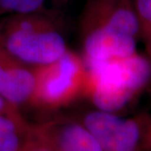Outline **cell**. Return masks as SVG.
I'll list each match as a JSON object with an SVG mask.
<instances>
[{"label":"cell","instance_id":"cell-1","mask_svg":"<svg viewBox=\"0 0 151 151\" xmlns=\"http://www.w3.org/2000/svg\"><path fill=\"white\" fill-rule=\"evenodd\" d=\"M0 46L17 62L31 67L52 63L68 50L53 12L4 16L0 20Z\"/></svg>","mask_w":151,"mask_h":151},{"label":"cell","instance_id":"cell-2","mask_svg":"<svg viewBox=\"0 0 151 151\" xmlns=\"http://www.w3.org/2000/svg\"><path fill=\"white\" fill-rule=\"evenodd\" d=\"M83 96L96 109L117 112L126 108L151 79V62L139 54L86 65Z\"/></svg>","mask_w":151,"mask_h":151},{"label":"cell","instance_id":"cell-3","mask_svg":"<svg viewBox=\"0 0 151 151\" xmlns=\"http://www.w3.org/2000/svg\"><path fill=\"white\" fill-rule=\"evenodd\" d=\"M35 88L30 104L44 109H58L83 96L86 65L81 55L68 50L59 59L34 67Z\"/></svg>","mask_w":151,"mask_h":151},{"label":"cell","instance_id":"cell-4","mask_svg":"<svg viewBox=\"0 0 151 151\" xmlns=\"http://www.w3.org/2000/svg\"><path fill=\"white\" fill-rule=\"evenodd\" d=\"M145 118H124L95 109L83 115L81 123L99 141L102 151H144L142 130Z\"/></svg>","mask_w":151,"mask_h":151},{"label":"cell","instance_id":"cell-5","mask_svg":"<svg viewBox=\"0 0 151 151\" xmlns=\"http://www.w3.org/2000/svg\"><path fill=\"white\" fill-rule=\"evenodd\" d=\"M32 133L56 151H102L97 139L80 121L52 120L32 126Z\"/></svg>","mask_w":151,"mask_h":151},{"label":"cell","instance_id":"cell-6","mask_svg":"<svg viewBox=\"0 0 151 151\" xmlns=\"http://www.w3.org/2000/svg\"><path fill=\"white\" fill-rule=\"evenodd\" d=\"M34 88V67L16 62L0 71V96L13 106L30 102Z\"/></svg>","mask_w":151,"mask_h":151},{"label":"cell","instance_id":"cell-7","mask_svg":"<svg viewBox=\"0 0 151 151\" xmlns=\"http://www.w3.org/2000/svg\"><path fill=\"white\" fill-rule=\"evenodd\" d=\"M31 136V125L22 115L0 114V151H22Z\"/></svg>","mask_w":151,"mask_h":151},{"label":"cell","instance_id":"cell-8","mask_svg":"<svg viewBox=\"0 0 151 151\" xmlns=\"http://www.w3.org/2000/svg\"><path fill=\"white\" fill-rule=\"evenodd\" d=\"M66 0H0V15L51 12L47 7L62 4Z\"/></svg>","mask_w":151,"mask_h":151},{"label":"cell","instance_id":"cell-9","mask_svg":"<svg viewBox=\"0 0 151 151\" xmlns=\"http://www.w3.org/2000/svg\"><path fill=\"white\" fill-rule=\"evenodd\" d=\"M133 7L139 19L140 32L145 33L151 27V0H134Z\"/></svg>","mask_w":151,"mask_h":151},{"label":"cell","instance_id":"cell-10","mask_svg":"<svg viewBox=\"0 0 151 151\" xmlns=\"http://www.w3.org/2000/svg\"><path fill=\"white\" fill-rule=\"evenodd\" d=\"M25 151H56L53 147L48 145L47 143L43 142L42 140L37 139L32 133V127H31V136L30 139L24 146Z\"/></svg>","mask_w":151,"mask_h":151},{"label":"cell","instance_id":"cell-11","mask_svg":"<svg viewBox=\"0 0 151 151\" xmlns=\"http://www.w3.org/2000/svg\"><path fill=\"white\" fill-rule=\"evenodd\" d=\"M141 142L144 151H151V118H145L144 121Z\"/></svg>","mask_w":151,"mask_h":151},{"label":"cell","instance_id":"cell-12","mask_svg":"<svg viewBox=\"0 0 151 151\" xmlns=\"http://www.w3.org/2000/svg\"><path fill=\"white\" fill-rule=\"evenodd\" d=\"M0 114H9V115H21L20 108H17L10 104L6 99L0 96Z\"/></svg>","mask_w":151,"mask_h":151},{"label":"cell","instance_id":"cell-13","mask_svg":"<svg viewBox=\"0 0 151 151\" xmlns=\"http://www.w3.org/2000/svg\"><path fill=\"white\" fill-rule=\"evenodd\" d=\"M17 60H14L3 48L0 46V71L5 68L6 66L12 65V63H16Z\"/></svg>","mask_w":151,"mask_h":151},{"label":"cell","instance_id":"cell-14","mask_svg":"<svg viewBox=\"0 0 151 151\" xmlns=\"http://www.w3.org/2000/svg\"><path fill=\"white\" fill-rule=\"evenodd\" d=\"M143 36H144V38H145V40H146V45H147L148 52L151 55V27L146 31L145 33H143Z\"/></svg>","mask_w":151,"mask_h":151},{"label":"cell","instance_id":"cell-15","mask_svg":"<svg viewBox=\"0 0 151 151\" xmlns=\"http://www.w3.org/2000/svg\"><path fill=\"white\" fill-rule=\"evenodd\" d=\"M22 151H25V149H24H24H22Z\"/></svg>","mask_w":151,"mask_h":151}]
</instances>
